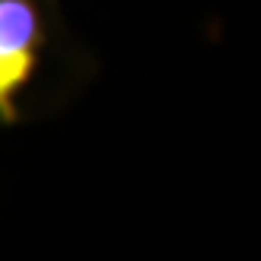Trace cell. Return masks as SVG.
<instances>
[{"mask_svg":"<svg viewBox=\"0 0 261 261\" xmlns=\"http://www.w3.org/2000/svg\"><path fill=\"white\" fill-rule=\"evenodd\" d=\"M44 41L35 0H0V123H16L22 88L29 85Z\"/></svg>","mask_w":261,"mask_h":261,"instance_id":"cell-1","label":"cell"}]
</instances>
